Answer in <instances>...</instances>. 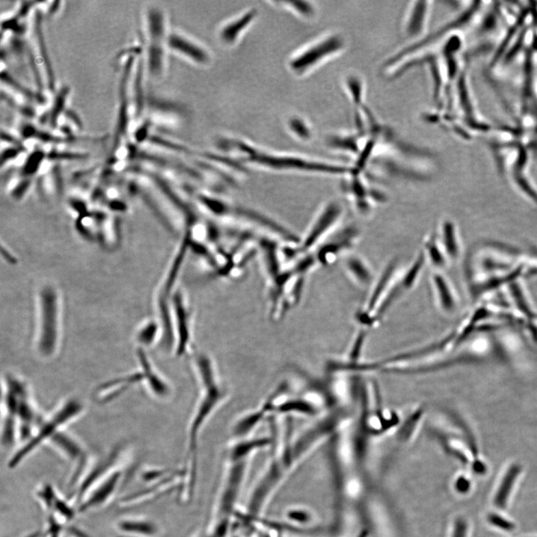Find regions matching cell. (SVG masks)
Segmentation results:
<instances>
[{
  "label": "cell",
  "mask_w": 537,
  "mask_h": 537,
  "mask_svg": "<svg viewBox=\"0 0 537 537\" xmlns=\"http://www.w3.org/2000/svg\"><path fill=\"white\" fill-rule=\"evenodd\" d=\"M191 365L198 387L197 398L186 430L188 489L194 490L198 449L203 430L231 397L229 387L216 361L207 352L196 351Z\"/></svg>",
  "instance_id": "obj_1"
},
{
  "label": "cell",
  "mask_w": 537,
  "mask_h": 537,
  "mask_svg": "<svg viewBox=\"0 0 537 537\" xmlns=\"http://www.w3.org/2000/svg\"><path fill=\"white\" fill-rule=\"evenodd\" d=\"M145 48L144 70L145 75L159 80L166 70V52L168 49L166 14L158 5H148L144 14Z\"/></svg>",
  "instance_id": "obj_2"
},
{
  "label": "cell",
  "mask_w": 537,
  "mask_h": 537,
  "mask_svg": "<svg viewBox=\"0 0 537 537\" xmlns=\"http://www.w3.org/2000/svg\"><path fill=\"white\" fill-rule=\"evenodd\" d=\"M84 410L83 403L78 399L66 400L51 416L41 419L30 439L23 443L14 453L8 461V467L12 469L18 467L40 445L48 443L55 433L81 416Z\"/></svg>",
  "instance_id": "obj_3"
},
{
  "label": "cell",
  "mask_w": 537,
  "mask_h": 537,
  "mask_svg": "<svg viewBox=\"0 0 537 537\" xmlns=\"http://www.w3.org/2000/svg\"><path fill=\"white\" fill-rule=\"evenodd\" d=\"M36 335V352L40 358L51 359L59 351L61 320L59 298L51 289L40 293Z\"/></svg>",
  "instance_id": "obj_4"
},
{
  "label": "cell",
  "mask_w": 537,
  "mask_h": 537,
  "mask_svg": "<svg viewBox=\"0 0 537 537\" xmlns=\"http://www.w3.org/2000/svg\"><path fill=\"white\" fill-rule=\"evenodd\" d=\"M249 159L272 168L315 173L326 176H346L353 172V166L330 161L305 158L299 155H275L254 150Z\"/></svg>",
  "instance_id": "obj_5"
},
{
  "label": "cell",
  "mask_w": 537,
  "mask_h": 537,
  "mask_svg": "<svg viewBox=\"0 0 537 537\" xmlns=\"http://www.w3.org/2000/svg\"><path fill=\"white\" fill-rule=\"evenodd\" d=\"M345 47V40L340 33H328L295 55L289 62V68L296 76L306 75L341 55Z\"/></svg>",
  "instance_id": "obj_6"
},
{
  "label": "cell",
  "mask_w": 537,
  "mask_h": 537,
  "mask_svg": "<svg viewBox=\"0 0 537 537\" xmlns=\"http://www.w3.org/2000/svg\"><path fill=\"white\" fill-rule=\"evenodd\" d=\"M179 293L172 299V353L177 358L191 357L196 351L194 315L186 297Z\"/></svg>",
  "instance_id": "obj_7"
},
{
  "label": "cell",
  "mask_w": 537,
  "mask_h": 537,
  "mask_svg": "<svg viewBox=\"0 0 537 537\" xmlns=\"http://www.w3.org/2000/svg\"><path fill=\"white\" fill-rule=\"evenodd\" d=\"M289 391H290V386L287 382L280 383L257 408L246 411L239 416L231 428L234 439L250 436V434L264 420L274 417L277 402Z\"/></svg>",
  "instance_id": "obj_8"
},
{
  "label": "cell",
  "mask_w": 537,
  "mask_h": 537,
  "mask_svg": "<svg viewBox=\"0 0 537 537\" xmlns=\"http://www.w3.org/2000/svg\"><path fill=\"white\" fill-rule=\"evenodd\" d=\"M343 215L342 206L336 201L322 206L301 244V250L308 252L324 244L338 226Z\"/></svg>",
  "instance_id": "obj_9"
},
{
  "label": "cell",
  "mask_w": 537,
  "mask_h": 537,
  "mask_svg": "<svg viewBox=\"0 0 537 537\" xmlns=\"http://www.w3.org/2000/svg\"><path fill=\"white\" fill-rule=\"evenodd\" d=\"M122 476V471L118 468L97 482L78 503L77 513H86L107 505L117 493Z\"/></svg>",
  "instance_id": "obj_10"
},
{
  "label": "cell",
  "mask_w": 537,
  "mask_h": 537,
  "mask_svg": "<svg viewBox=\"0 0 537 537\" xmlns=\"http://www.w3.org/2000/svg\"><path fill=\"white\" fill-rule=\"evenodd\" d=\"M137 358L139 369L142 371L144 377L143 384H145L148 391L157 400L164 401L169 400L172 395V387L148 358L145 350L137 349Z\"/></svg>",
  "instance_id": "obj_11"
},
{
  "label": "cell",
  "mask_w": 537,
  "mask_h": 537,
  "mask_svg": "<svg viewBox=\"0 0 537 537\" xmlns=\"http://www.w3.org/2000/svg\"><path fill=\"white\" fill-rule=\"evenodd\" d=\"M358 238V231L353 228H347L335 239L322 244L317 252L316 259L322 265L328 266L350 251Z\"/></svg>",
  "instance_id": "obj_12"
},
{
  "label": "cell",
  "mask_w": 537,
  "mask_h": 537,
  "mask_svg": "<svg viewBox=\"0 0 537 537\" xmlns=\"http://www.w3.org/2000/svg\"><path fill=\"white\" fill-rule=\"evenodd\" d=\"M430 11V2L415 1L409 5L403 24L404 35L416 40L424 37Z\"/></svg>",
  "instance_id": "obj_13"
},
{
  "label": "cell",
  "mask_w": 537,
  "mask_h": 537,
  "mask_svg": "<svg viewBox=\"0 0 537 537\" xmlns=\"http://www.w3.org/2000/svg\"><path fill=\"white\" fill-rule=\"evenodd\" d=\"M143 382V374L139 369L133 373L112 379V381L98 387L94 393L95 399L101 403L112 401L129 389L130 387Z\"/></svg>",
  "instance_id": "obj_14"
},
{
  "label": "cell",
  "mask_w": 537,
  "mask_h": 537,
  "mask_svg": "<svg viewBox=\"0 0 537 537\" xmlns=\"http://www.w3.org/2000/svg\"><path fill=\"white\" fill-rule=\"evenodd\" d=\"M59 452L66 460L79 464L80 462L87 459V454L83 445L78 441L64 429L55 433L47 443Z\"/></svg>",
  "instance_id": "obj_15"
},
{
  "label": "cell",
  "mask_w": 537,
  "mask_h": 537,
  "mask_svg": "<svg viewBox=\"0 0 537 537\" xmlns=\"http://www.w3.org/2000/svg\"><path fill=\"white\" fill-rule=\"evenodd\" d=\"M344 269L347 276L360 287H371L375 283L376 277L373 268L369 262L359 254L347 256L344 261Z\"/></svg>",
  "instance_id": "obj_16"
},
{
  "label": "cell",
  "mask_w": 537,
  "mask_h": 537,
  "mask_svg": "<svg viewBox=\"0 0 537 537\" xmlns=\"http://www.w3.org/2000/svg\"><path fill=\"white\" fill-rule=\"evenodd\" d=\"M115 525L120 533L131 537H156L160 533L158 525L145 517H124Z\"/></svg>",
  "instance_id": "obj_17"
},
{
  "label": "cell",
  "mask_w": 537,
  "mask_h": 537,
  "mask_svg": "<svg viewBox=\"0 0 537 537\" xmlns=\"http://www.w3.org/2000/svg\"><path fill=\"white\" fill-rule=\"evenodd\" d=\"M168 44L171 51L187 57L195 63L205 64L209 62V55L205 49L179 33H170Z\"/></svg>",
  "instance_id": "obj_18"
},
{
  "label": "cell",
  "mask_w": 537,
  "mask_h": 537,
  "mask_svg": "<svg viewBox=\"0 0 537 537\" xmlns=\"http://www.w3.org/2000/svg\"><path fill=\"white\" fill-rule=\"evenodd\" d=\"M41 22H42V18H41V13L40 12V10H38L35 21L36 42H37L38 51L41 61V64H42L44 75L45 77L47 88H49V92L54 93L56 92L55 73L53 70L51 57H49L48 49L47 48L43 27L42 24H41Z\"/></svg>",
  "instance_id": "obj_19"
},
{
  "label": "cell",
  "mask_w": 537,
  "mask_h": 537,
  "mask_svg": "<svg viewBox=\"0 0 537 537\" xmlns=\"http://www.w3.org/2000/svg\"><path fill=\"white\" fill-rule=\"evenodd\" d=\"M257 12L254 10H251L223 27L220 33V37L222 42L229 45L235 43L239 36L242 34L254 21L255 16L257 15Z\"/></svg>",
  "instance_id": "obj_20"
},
{
  "label": "cell",
  "mask_w": 537,
  "mask_h": 537,
  "mask_svg": "<svg viewBox=\"0 0 537 537\" xmlns=\"http://www.w3.org/2000/svg\"><path fill=\"white\" fill-rule=\"evenodd\" d=\"M70 94V89L68 86H62L55 92L53 104L48 111L47 121L53 130L59 128L61 119L68 109V103Z\"/></svg>",
  "instance_id": "obj_21"
},
{
  "label": "cell",
  "mask_w": 537,
  "mask_h": 537,
  "mask_svg": "<svg viewBox=\"0 0 537 537\" xmlns=\"http://www.w3.org/2000/svg\"><path fill=\"white\" fill-rule=\"evenodd\" d=\"M138 348L145 350L147 347L158 344L161 339V329L158 320L148 319L143 322L136 330L135 335Z\"/></svg>",
  "instance_id": "obj_22"
},
{
  "label": "cell",
  "mask_w": 537,
  "mask_h": 537,
  "mask_svg": "<svg viewBox=\"0 0 537 537\" xmlns=\"http://www.w3.org/2000/svg\"><path fill=\"white\" fill-rule=\"evenodd\" d=\"M327 144L332 150L346 153L358 158L362 144L359 135L354 134H336L330 135L327 139Z\"/></svg>",
  "instance_id": "obj_23"
},
{
  "label": "cell",
  "mask_w": 537,
  "mask_h": 537,
  "mask_svg": "<svg viewBox=\"0 0 537 537\" xmlns=\"http://www.w3.org/2000/svg\"><path fill=\"white\" fill-rule=\"evenodd\" d=\"M343 86L347 95L355 107L359 110L365 107V80L356 73H350L343 80Z\"/></svg>",
  "instance_id": "obj_24"
},
{
  "label": "cell",
  "mask_w": 537,
  "mask_h": 537,
  "mask_svg": "<svg viewBox=\"0 0 537 537\" xmlns=\"http://www.w3.org/2000/svg\"><path fill=\"white\" fill-rule=\"evenodd\" d=\"M520 473H521V467L519 465H513L508 469L505 477H503L494 499L495 506L499 509L506 508L512 488H513Z\"/></svg>",
  "instance_id": "obj_25"
},
{
  "label": "cell",
  "mask_w": 537,
  "mask_h": 537,
  "mask_svg": "<svg viewBox=\"0 0 537 537\" xmlns=\"http://www.w3.org/2000/svg\"><path fill=\"white\" fill-rule=\"evenodd\" d=\"M432 284L441 306L445 311L452 310L454 300L448 280L439 272H436L432 277Z\"/></svg>",
  "instance_id": "obj_26"
},
{
  "label": "cell",
  "mask_w": 537,
  "mask_h": 537,
  "mask_svg": "<svg viewBox=\"0 0 537 537\" xmlns=\"http://www.w3.org/2000/svg\"><path fill=\"white\" fill-rule=\"evenodd\" d=\"M456 233V227L451 221L446 220L443 223L441 228V241L439 242L448 259H456L459 253V244Z\"/></svg>",
  "instance_id": "obj_27"
},
{
  "label": "cell",
  "mask_w": 537,
  "mask_h": 537,
  "mask_svg": "<svg viewBox=\"0 0 537 537\" xmlns=\"http://www.w3.org/2000/svg\"><path fill=\"white\" fill-rule=\"evenodd\" d=\"M423 254L426 262L428 261L436 268H442L447 262V255L445 253L441 244L436 237L429 236L424 243Z\"/></svg>",
  "instance_id": "obj_28"
},
{
  "label": "cell",
  "mask_w": 537,
  "mask_h": 537,
  "mask_svg": "<svg viewBox=\"0 0 537 537\" xmlns=\"http://www.w3.org/2000/svg\"><path fill=\"white\" fill-rule=\"evenodd\" d=\"M36 495L41 506L47 511H52L55 501L59 497L53 487L49 484L41 486Z\"/></svg>",
  "instance_id": "obj_29"
},
{
  "label": "cell",
  "mask_w": 537,
  "mask_h": 537,
  "mask_svg": "<svg viewBox=\"0 0 537 537\" xmlns=\"http://www.w3.org/2000/svg\"><path fill=\"white\" fill-rule=\"evenodd\" d=\"M289 128L293 133L302 140L311 138L312 131L309 124L300 118H292L288 123Z\"/></svg>",
  "instance_id": "obj_30"
},
{
  "label": "cell",
  "mask_w": 537,
  "mask_h": 537,
  "mask_svg": "<svg viewBox=\"0 0 537 537\" xmlns=\"http://www.w3.org/2000/svg\"><path fill=\"white\" fill-rule=\"evenodd\" d=\"M283 3L287 5L289 8H291L293 12L305 18H311L315 16L317 13V10L312 3L308 1H293V2H283Z\"/></svg>",
  "instance_id": "obj_31"
},
{
  "label": "cell",
  "mask_w": 537,
  "mask_h": 537,
  "mask_svg": "<svg viewBox=\"0 0 537 537\" xmlns=\"http://www.w3.org/2000/svg\"><path fill=\"white\" fill-rule=\"evenodd\" d=\"M285 518L291 523L290 525H293L294 523L302 525V524L309 522L311 519L308 511L296 508L288 510L286 512Z\"/></svg>",
  "instance_id": "obj_32"
},
{
  "label": "cell",
  "mask_w": 537,
  "mask_h": 537,
  "mask_svg": "<svg viewBox=\"0 0 537 537\" xmlns=\"http://www.w3.org/2000/svg\"><path fill=\"white\" fill-rule=\"evenodd\" d=\"M488 521L493 525L505 531H512L514 529V525L499 515L491 514L488 516Z\"/></svg>",
  "instance_id": "obj_33"
},
{
  "label": "cell",
  "mask_w": 537,
  "mask_h": 537,
  "mask_svg": "<svg viewBox=\"0 0 537 537\" xmlns=\"http://www.w3.org/2000/svg\"><path fill=\"white\" fill-rule=\"evenodd\" d=\"M467 532V524L462 519H458L456 523L452 533V537H466Z\"/></svg>",
  "instance_id": "obj_34"
},
{
  "label": "cell",
  "mask_w": 537,
  "mask_h": 537,
  "mask_svg": "<svg viewBox=\"0 0 537 537\" xmlns=\"http://www.w3.org/2000/svg\"><path fill=\"white\" fill-rule=\"evenodd\" d=\"M470 482L464 477H460L456 482L457 490L461 493H467L470 489Z\"/></svg>",
  "instance_id": "obj_35"
},
{
  "label": "cell",
  "mask_w": 537,
  "mask_h": 537,
  "mask_svg": "<svg viewBox=\"0 0 537 537\" xmlns=\"http://www.w3.org/2000/svg\"><path fill=\"white\" fill-rule=\"evenodd\" d=\"M473 469L477 474H484L486 473V467L480 461H476L473 464Z\"/></svg>",
  "instance_id": "obj_36"
},
{
  "label": "cell",
  "mask_w": 537,
  "mask_h": 537,
  "mask_svg": "<svg viewBox=\"0 0 537 537\" xmlns=\"http://www.w3.org/2000/svg\"><path fill=\"white\" fill-rule=\"evenodd\" d=\"M358 537H367V533L366 532L363 533Z\"/></svg>",
  "instance_id": "obj_37"
}]
</instances>
